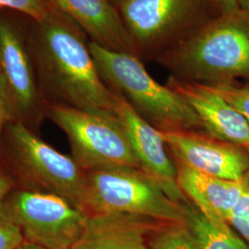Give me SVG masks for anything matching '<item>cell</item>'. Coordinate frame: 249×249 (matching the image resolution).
Masks as SVG:
<instances>
[{
  "instance_id": "cell-18",
  "label": "cell",
  "mask_w": 249,
  "mask_h": 249,
  "mask_svg": "<svg viewBox=\"0 0 249 249\" xmlns=\"http://www.w3.org/2000/svg\"><path fill=\"white\" fill-rule=\"evenodd\" d=\"M0 8L11 9L35 21L45 20L58 11L48 0H0Z\"/></svg>"
},
{
  "instance_id": "cell-16",
  "label": "cell",
  "mask_w": 249,
  "mask_h": 249,
  "mask_svg": "<svg viewBox=\"0 0 249 249\" xmlns=\"http://www.w3.org/2000/svg\"><path fill=\"white\" fill-rule=\"evenodd\" d=\"M186 223L202 249H249V246L218 214L202 211L191 201L184 204Z\"/></svg>"
},
{
  "instance_id": "cell-11",
  "label": "cell",
  "mask_w": 249,
  "mask_h": 249,
  "mask_svg": "<svg viewBox=\"0 0 249 249\" xmlns=\"http://www.w3.org/2000/svg\"><path fill=\"white\" fill-rule=\"evenodd\" d=\"M115 113L132 146L141 168L155 180L175 201L185 204L190 200L178 184L177 167L169 157L161 131L138 115L129 104L115 93Z\"/></svg>"
},
{
  "instance_id": "cell-7",
  "label": "cell",
  "mask_w": 249,
  "mask_h": 249,
  "mask_svg": "<svg viewBox=\"0 0 249 249\" xmlns=\"http://www.w3.org/2000/svg\"><path fill=\"white\" fill-rule=\"evenodd\" d=\"M45 114L67 135L72 158L85 172L118 166L142 170L116 115L57 104H45Z\"/></svg>"
},
{
  "instance_id": "cell-6",
  "label": "cell",
  "mask_w": 249,
  "mask_h": 249,
  "mask_svg": "<svg viewBox=\"0 0 249 249\" xmlns=\"http://www.w3.org/2000/svg\"><path fill=\"white\" fill-rule=\"evenodd\" d=\"M1 143L22 187L63 196L82 211L86 172L72 156L55 150L18 121L6 125Z\"/></svg>"
},
{
  "instance_id": "cell-14",
  "label": "cell",
  "mask_w": 249,
  "mask_h": 249,
  "mask_svg": "<svg viewBox=\"0 0 249 249\" xmlns=\"http://www.w3.org/2000/svg\"><path fill=\"white\" fill-rule=\"evenodd\" d=\"M48 1L53 8L74 20L90 42L109 50L135 55L118 11L107 0Z\"/></svg>"
},
{
  "instance_id": "cell-23",
  "label": "cell",
  "mask_w": 249,
  "mask_h": 249,
  "mask_svg": "<svg viewBox=\"0 0 249 249\" xmlns=\"http://www.w3.org/2000/svg\"><path fill=\"white\" fill-rule=\"evenodd\" d=\"M16 180L12 174L0 166V206L8 196L9 193L15 188Z\"/></svg>"
},
{
  "instance_id": "cell-13",
  "label": "cell",
  "mask_w": 249,
  "mask_h": 249,
  "mask_svg": "<svg viewBox=\"0 0 249 249\" xmlns=\"http://www.w3.org/2000/svg\"><path fill=\"white\" fill-rule=\"evenodd\" d=\"M161 224L133 214H91L71 249H151L148 237Z\"/></svg>"
},
{
  "instance_id": "cell-25",
  "label": "cell",
  "mask_w": 249,
  "mask_h": 249,
  "mask_svg": "<svg viewBox=\"0 0 249 249\" xmlns=\"http://www.w3.org/2000/svg\"><path fill=\"white\" fill-rule=\"evenodd\" d=\"M17 249H43L38 246H36L35 244H32V243H29V242H24L19 248Z\"/></svg>"
},
{
  "instance_id": "cell-19",
  "label": "cell",
  "mask_w": 249,
  "mask_h": 249,
  "mask_svg": "<svg viewBox=\"0 0 249 249\" xmlns=\"http://www.w3.org/2000/svg\"><path fill=\"white\" fill-rule=\"evenodd\" d=\"M245 180L246 185L242 196L227 222L249 246V171L245 176Z\"/></svg>"
},
{
  "instance_id": "cell-26",
  "label": "cell",
  "mask_w": 249,
  "mask_h": 249,
  "mask_svg": "<svg viewBox=\"0 0 249 249\" xmlns=\"http://www.w3.org/2000/svg\"><path fill=\"white\" fill-rule=\"evenodd\" d=\"M239 8L249 11V0H237Z\"/></svg>"
},
{
  "instance_id": "cell-1",
  "label": "cell",
  "mask_w": 249,
  "mask_h": 249,
  "mask_svg": "<svg viewBox=\"0 0 249 249\" xmlns=\"http://www.w3.org/2000/svg\"><path fill=\"white\" fill-rule=\"evenodd\" d=\"M27 41L45 104L116 115L115 93L99 73L87 36L59 10L42 21L27 19Z\"/></svg>"
},
{
  "instance_id": "cell-10",
  "label": "cell",
  "mask_w": 249,
  "mask_h": 249,
  "mask_svg": "<svg viewBox=\"0 0 249 249\" xmlns=\"http://www.w3.org/2000/svg\"><path fill=\"white\" fill-rule=\"evenodd\" d=\"M173 160L216 178L238 180L249 171V153L207 131H161Z\"/></svg>"
},
{
  "instance_id": "cell-5",
  "label": "cell",
  "mask_w": 249,
  "mask_h": 249,
  "mask_svg": "<svg viewBox=\"0 0 249 249\" xmlns=\"http://www.w3.org/2000/svg\"><path fill=\"white\" fill-rule=\"evenodd\" d=\"M82 211L87 215L127 213L162 223H186L184 204L173 200L142 170L123 166L86 172Z\"/></svg>"
},
{
  "instance_id": "cell-24",
  "label": "cell",
  "mask_w": 249,
  "mask_h": 249,
  "mask_svg": "<svg viewBox=\"0 0 249 249\" xmlns=\"http://www.w3.org/2000/svg\"><path fill=\"white\" fill-rule=\"evenodd\" d=\"M218 14L227 13L239 9L237 0H210Z\"/></svg>"
},
{
  "instance_id": "cell-20",
  "label": "cell",
  "mask_w": 249,
  "mask_h": 249,
  "mask_svg": "<svg viewBox=\"0 0 249 249\" xmlns=\"http://www.w3.org/2000/svg\"><path fill=\"white\" fill-rule=\"evenodd\" d=\"M206 86L239 111L249 122V86L237 84Z\"/></svg>"
},
{
  "instance_id": "cell-3",
  "label": "cell",
  "mask_w": 249,
  "mask_h": 249,
  "mask_svg": "<svg viewBox=\"0 0 249 249\" xmlns=\"http://www.w3.org/2000/svg\"><path fill=\"white\" fill-rule=\"evenodd\" d=\"M89 50L107 87L151 125L160 131H206L187 101L154 80L137 56L109 50L90 41Z\"/></svg>"
},
{
  "instance_id": "cell-2",
  "label": "cell",
  "mask_w": 249,
  "mask_h": 249,
  "mask_svg": "<svg viewBox=\"0 0 249 249\" xmlns=\"http://www.w3.org/2000/svg\"><path fill=\"white\" fill-rule=\"evenodd\" d=\"M179 80L208 86H249V11L215 16L182 43L157 58Z\"/></svg>"
},
{
  "instance_id": "cell-15",
  "label": "cell",
  "mask_w": 249,
  "mask_h": 249,
  "mask_svg": "<svg viewBox=\"0 0 249 249\" xmlns=\"http://www.w3.org/2000/svg\"><path fill=\"white\" fill-rule=\"evenodd\" d=\"M175 161V160H174ZM178 184L187 198L202 211L228 221L244 191L245 177L238 180L216 178L175 161Z\"/></svg>"
},
{
  "instance_id": "cell-17",
  "label": "cell",
  "mask_w": 249,
  "mask_h": 249,
  "mask_svg": "<svg viewBox=\"0 0 249 249\" xmlns=\"http://www.w3.org/2000/svg\"><path fill=\"white\" fill-rule=\"evenodd\" d=\"M152 235L151 249H202L186 223H162Z\"/></svg>"
},
{
  "instance_id": "cell-4",
  "label": "cell",
  "mask_w": 249,
  "mask_h": 249,
  "mask_svg": "<svg viewBox=\"0 0 249 249\" xmlns=\"http://www.w3.org/2000/svg\"><path fill=\"white\" fill-rule=\"evenodd\" d=\"M116 8L142 62L156 61L219 15L210 0H121Z\"/></svg>"
},
{
  "instance_id": "cell-12",
  "label": "cell",
  "mask_w": 249,
  "mask_h": 249,
  "mask_svg": "<svg viewBox=\"0 0 249 249\" xmlns=\"http://www.w3.org/2000/svg\"><path fill=\"white\" fill-rule=\"evenodd\" d=\"M166 85L195 110L208 133L235 144L249 153V122L239 111L203 84L179 80L171 75Z\"/></svg>"
},
{
  "instance_id": "cell-28",
  "label": "cell",
  "mask_w": 249,
  "mask_h": 249,
  "mask_svg": "<svg viewBox=\"0 0 249 249\" xmlns=\"http://www.w3.org/2000/svg\"><path fill=\"white\" fill-rule=\"evenodd\" d=\"M0 10H2V9H1V8H0Z\"/></svg>"
},
{
  "instance_id": "cell-27",
  "label": "cell",
  "mask_w": 249,
  "mask_h": 249,
  "mask_svg": "<svg viewBox=\"0 0 249 249\" xmlns=\"http://www.w3.org/2000/svg\"><path fill=\"white\" fill-rule=\"evenodd\" d=\"M109 3H111L113 6L116 7V5L121 1V0H107Z\"/></svg>"
},
{
  "instance_id": "cell-22",
  "label": "cell",
  "mask_w": 249,
  "mask_h": 249,
  "mask_svg": "<svg viewBox=\"0 0 249 249\" xmlns=\"http://www.w3.org/2000/svg\"><path fill=\"white\" fill-rule=\"evenodd\" d=\"M11 121H13V116L11 113L5 86L0 75V146L2 142V137L5 127Z\"/></svg>"
},
{
  "instance_id": "cell-9",
  "label": "cell",
  "mask_w": 249,
  "mask_h": 249,
  "mask_svg": "<svg viewBox=\"0 0 249 249\" xmlns=\"http://www.w3.org/2000/svg\"><path fill=\"white\" fill-rule=\"evenodd\" d=\"M27 19L0 10V75L13 121L35 131L45 118V104L28 47Z\"/></svg>"
},
{
  "instance_id": "cell-21",
  "label": "cell",
  "mask_w": 249,
  "mask_h": 249,
  "mask_svg": "<svg viewBox=\"0 0 249 249\" xmlns=\"http://www.w3.org/2000/svg\"><path fill=\"white\" fill-rule=\"evenodd\" d=\"M25 242L22 231L0 206V249H17Z\"/></svg>"
},
{
  "instance_id": "cell-8",
  "label": "cell",
  "mask_w": 249,
  "mask_h": 249,
  "mask_svg": "<svg viewBox=\"0 0 249 249\" xmlns=\"http://www.w3.org/2000/svg\"><path fill=\"white\" fill-rule=\"evenodd\" d=\"M2 208L25 241L43 249H71L88 217L63 196L25 187L14 188Z\"/></svg>"
}]
</instances>
